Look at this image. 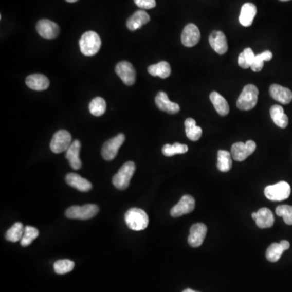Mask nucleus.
<instances>
[{"label": "nucleus", "mask_w": 292, "mask_h": 292, "mask_svg": "<svg viewBox=\"0 0 292 292\" xmlns=\"http://www.w3.org/2000/svg\"><path fill=\"white\" fill-rule=\"evenodd\" d=\"M125 223L133 231H142L149 225L147 213L139 208H132L125 213Z\"/></svg>", "instance_id": "nucleus-1"}, {"label": "nucleus", "mask_w": 292, "mask_h": 292, "mask_svg": "<svg viewBox=\"0 0 292 292\" xmlns=\"http://www.w3.org/2000/svg\"><path fill=\"white\" fill-rule=\"evenodd\" d=\"M79 45L81 53L84 56H93L100 50L102 41L96 32L88 31L81 36Z\"/></svg>", "instance_id": "nucleus-2"}, {"label": "nucleus", "mask_w": 292, "mask_h": 292, "mask_svg": "<svg viewBox=\"0 0 292 292\" xmlns=\"http://www.w3.org/2000/svg\"><path fill=\"white\" fill-rule=\"evenodd\" d=\"M258 95L259 90L258 87L255 85L249 84L244 86L237 100V107L241 111H249L253 109L258 103Z\"/></svg>", "instance_id": "nucleus-3"}, {"label": "nucleus", "mask_w": 292, "mask_h": 292, "mask_svg": "<svg viewBox=\"0 0 292 292\" xmlns=\"http://www.w3.org/2000/svg\"><path fill=\"white\" fill-rule=\"evenodd\" d=\"M136 166L133 161H127L122 166L117 173L114 175L112 179L114 186L116 189L124 190L127 189L130 184L132 177L134 175Z\"/></svg>", "instance_id": "nucleus-4"}, {"label": "nucleus", "mask_w": 292, "mask_h": 292, "mask_svg": "<svg viewBox=\"0 0 292 292\" xmlns=\"http://www.w3.org/2000/svg\"><path fill=\"white\" fill-rule=\"evenodd\" d=\"M99 211L98 206L94 204L85 205V206H71L66 210V217L70 219H81L87 220L96 216Z\"/></svg>", "instance_id": "nucleus-5"}, {"label": "nucleus", "mask_w": 292, "mask_h": 292, "mask_svg": "<svg viewBox=\"0 0 292 292\" xmlns=\"http://www.w3.org/2000/svg\"><path fill=\"white\" fill-rule=\"evenodd\" d=\"M290 192L291 189L288 182L281 181L276 185L266 187L265 189V196L269 200L281 202L287 199L290 196Z\"/></svg>", "instance_id": "nucleus-6"}, {"label": "nucleus", "mask_w": 292, "mask_h": 292, "mask_svg": "<svg viewBox=\"0 0 292 292\" xmlns=\"http://www.w3.org/2000/svg\"><path fill=\"white\" fill-rule=\"evenodd\" d=\"M71 143V134L66 130H60L53 136L50 142V150L54 154H60L67 151Z\"/></svg>", "instance_id": "nucleus-7"}, {"label": "nucleus", "mask_w": 292, "mask_h": 292, "mask_svg": "<svg viewBox=\"0 0 292 292\" xmlns=\"http://www.w3.org/2000/svg\"><path fill=\"white\" fill-rule=\"evenodd\" d=\"M125 140V136L123 134H119L111 140H107L102 146V158L106 161H112L116 158Z\"/></svg>", "instance_id": "nucleus-8"}, {"label": "nucleus", "mask_w": 292, "mask_h": 292, "mask_svg": "<svg viewBox=\"0 0 292 292\" xmlns=\"http://www.w3.org/2000/svg\"><path fill=\"white\" fill-rule=\"evenodd\" d=\"M257 144L253 140H248L246 143L236 142L231 146V154L235 161H243L253 154Z\"/></svg>", "instance_id": "nucleus-9"}, {"label": "nucleus", "mask_w": 292, "mask_h": 292, "mask_svg": "<svg viewBox=\"0 0 292 292\" xmlns=\"http://www.w3.org/2000/svg\"><path fill=\"white\" fill-rule=\"evenodd\" d=\"M116 72L125 85H134L136 81V71L131 63L127 61L119 62L116 65Z\"/></svg>", "instance_id": "nucleus-10"}, {"label": "nucleus", "mask_w": 292, "mask_h": 292, "mask_svg": "<svg viewBox=\"0 0 292 292\" xmlns=\"http://www.w3.org/2000/svg\"><path fill=\"white\" fill-rule=\"evenodd\" d=\"M195 199L189 195L182 196L178 204L172 207L171 210V215L174 217L192 213L195 209Z\"/></svg>", "instance_id": "nucleus-11"}, {"label": "nucleus", "mask_w": 292, "mask_h": 292, "mask_svg": "<svg viewBox=\"0 0 292 292\" xmlns=\"http://www.w3.org/2000/svg\"><path fill=\"white\" fill-rule=\"evenodd\" d=\"M36 29L39 34L46 39H56L60 33L59 25L47 19L39 21L36 24Z\"/></svg>", "instance_id": "nucleus-12"}, {"label": "nucleus", "mask_w": 292, "mask_h": 292, "mask_svg": "<svg viewBox=\"0 0 292 292\" xmlns=\"http://www.w3.org/2000/svg\"><path fill=\"white\" fill-rule=\"evenodd\" d=\"M200 39V30L194 24H189L185 26L181 35V42L186 47L196 46Z\"/></svg>", "instance_id": "nucleus-13"}, {"label": "nucleus", "mask_w": 292, "mask_h": 292, "mask_svg": "<svg viewBox=\"0 0 292 292\" xmlns=\"http://www.w3.org/2000/svg\"><path fill=\"white\" fill-rule=\"evenodd\" d=\"M207 233V227L204 223H196L192 225L190 228V234H189L188 241L190 246L193 248L200 247L203 242Z\"/></svg>", "instance_id": "nucleus-14"}, {"label": "nucleus", "mask_w": 292, "mask_h": 292, "mask_svg": "<svg viewBox=\"0 0 292 292\" xmlns=\"http://www.w3.org/2000/svg\"><path fill=\"white\" fill-rule=\"evenodd\" d=\"M252 217L255 220L256 224L260 228H270L275 223V217L268 208H261L258 212L252 213Z\"/></svg>", "instance_id": "nucleus-15"}, {"label": "nucleus", "mask_w": 292, "mask_h": 292, "mask_svg": "<svg viewBox=\"0 0 292 292\" xmlns=\"http://www.w3.org/2000/svg\"><path fill=\"white\" fill-rule=\"evenodd\" d=\"M210 46L218 54H224L228 50L227 36L222 31H213L209 38Z\"/></svg>", "instance_id": "nucleus-16"}, {"label": "nucleus", "mask_w": 292, "mask_h": 292, "mask_svg": "<svg viewBox=\"0 0 292 292\" xmlns=\"http://www.w3.org/2000/svg\"><path fill=\"white\" fill-rule=\"evenodd\" d=\"M155 103L160 111L171 114V115H175L180 111L179 105L170 101L168 95L162 91H160L156 96Z\"/></svg>", "instance_id": "nucleus-17"}, {"label": "nucleus", "mask_w": 292, "mask_h": 292, "mask_svg": "<svg viewBox=\"0 0 292 292\" xmlns=\"http://www.w3.org/2000/svg\"><path fill=\"white\" fill-rule=\"evenodd\" d=\"M81 144L80 140H76L71 143L68 150L66 151V158L68 160L70 166L74 170H79L82 166L80 159V151Z\"/></svg>", "instance_id": "nucleus-18"}, {"label": "nucleus", "mask_w": 292, "mask_h": 292, "mask_svg": "<svg viewBox=\"0 0 292 292\" xmlns=\"http://www.w3.org/2000/svg\"><path fill=\"white\" fill-rule=\"evenodd\" d=\"M270 96L282 104H288L292 101V92L289 88L273 84L269 87Z\"/></svg>", "instance_id": "nucleus-19"}, {"label": "nucleus", "mask_w": 292, "mask_h": 292, "mask_svg": "<svg viewBox=\"0 0 292 292\" xmlns=\"http://www.w3.org/2000/svg\"><path fill=\"white\" fill-rule=\"evenodd\" d=\"M150 21V15L145 11L139 10L129 18L126 25L129 30L136 31L142 27L143 25H146Z\"/></svg>", "instance_id": "nucleus-20"}, {"label": "nucleus", "mask_w": 292, "mask_h": 292, "mask_svg": "<svg viewBox=\"0 0 292 292\" xmlns=\"http://www.w3.org/2000/svg\"><path fill=\"white\" fill-rule=\"evenodd\" d=\"M26 85L31 89L36 91L46 90L50 86V81L43 74H33L25 80Z\"/></svg>", "instance_id": "nucleus-21"}, {"label": "nucleus", "mask_w": 292, "mask_h": 292, "mask_svg": "<svg viewBox=\"0 0 292 292\" xmlns=\"http://www.w3.org/2000/svg\"><path fill=\"white\" fill-rule=\"evenodd\" d=\"M66 182L69 186L81 192H88L92 189V184L88 179L83 178L78 174H67L66 175Z\"/></svg>", "instance_id": "nucleus-22"}, {"label": "nucleus", "mask_w": 292, "mask_h": 292, "mask_svg": "<svg viewBox=\"0 0 292 292\" xmlns=\"http://www.w3.org/2000/svg\"><path fill=\"white\" fill-rule=\"evenodd\" d=\"M257 7L252 3L244 4L241 8V15H240V22L244 27H248L252 25L254 18L257 15Z\"/></svg>", "instance_id": "nucleus-23"}, {"label": "nucleus", "mask_w": 292, "mask_h": 292, "mask_svg": "<svg viewBox=\"0 0 292 292\" xmlns=\"http://www.w3.org/2000/svg\"><path fill=\"white\" fill-rule=\"evenodd\" d=\"M269 112H270L271 119L278 127L281 129H286L289 123L288 117L284 113V110L282 106L275 105L270 108Z\"/></svg>", "instance_id": "nucleus-24"}, {"label": "nucleus", "mask_w": 292, "mask_h": 292, "mask_svg": "<svg viewBox=\"0 0 292 292\" xmlns=\"http://www.w3.org/2000/svg\"><path fill=\"white\" fill-rule=\"evenodd\" d=\"M210 99L215 108L216 112L221 116H227L230 112L228 102L217 92H212L210 95Z\"/></svg>", "instance_id": "nucleus-25"}, {"label": "nucleus", "mask_w": 292, "mask_h": 292, "mask_svg": "<svg viewBox=\"0 0 292 292\" xmlns=\"http://www.w3.org/2000/svg\"><path fill=\"white\" fill-rule=\"evenodd\" d=\"M148 71L153 77H158L166 79L171 75V68L168 62L161 61L158 64L150 65L148 67Z\"/></svg>", "instance_id": "nucleus-26"}, {"label": "nucleus", "mask_w": 292, "mask_h": 292, "mask_svg": "<svg viewBox=\"0 0 292 292\" xmlns=\"http://www.w3.org/2000/svg\"><path fill=\"white\" fill-rule=\"evenodd\" d=\"M185 133H186L187 137L189 140L192 141H196L202 137V129L200 127L196 126L195 119L192 118L187 119L185 122Z\"/></svg>", "instance_id": "nucleus-27"}, {"label": "nucleus", "mask_w": 292, "mask_h": 292, "mask_svg": "<svg viewBox=\"0 0 292 292\" xmlns=\"http://www.w3.org/2000/svg\"><path fill=\"white\" fill-rule=\"evenodd\" d=\"M217 168L222 172H227L232 168L231 154L227 150H218Z\"/></svg>", "instance_id": "nucleus-28"}, {"label": "nucleus", "mask_w": 292, "mask_h": 292, "mask_svg": "<svg viewBox=\"0 0 292 292\" xmlns=\"http://www.w3.org/2000/svg\"><path fill=\"white\" fill-rule=\"evenodd\" d=\"M25 227L22 223H15L12 227L8 229L5 234V238L7 241H11V242H17V241H22V236H23Z\"/></svg>", "instance_id": "nucleus-29"}, {"label": "nucleus", "mask_w": 292, "mask_h": 292, "mask_svg": "<svg viewBox=\"0 0 292 292\" xmlns=\"http://www.w3.org/2000/svg\"><path fill=\"white\" fill-rule=\"evenodd\" d=\"M189 147L186 144L175 143L174 144H167L162 147L161 152L167 157H172L175 154H185L188 152Z\"/></svg>", "instance_id": "nucleus-30"}, {"label": "nucleus", "mask_w": 292, "mask_h": 292, "mask_svg": "<svg viewBox=\"0 0 292 292\" xmlns=\"http://www.w3.org/2000/svg\"><path fill=\"white\" fill-rule=\"evenodd\" d=\"M89 112L92 114L93 116H101L106 112V101L101 97H97L94 98L89 103Z\"/></svg>", "instance_id": "nucleus-31"}, {"label": "nucleus", "mask_w": 292, "mask_h": 292, "mask_svg": "<svg viewBox=\"0 0 292 292\" xmlns=\"http://www.w3.org/2000/svg\"><path fill=\"white\" fill-rule=\"evenodd\" d=\"M284 249L282 248L279 243H273L266 250L265 257L270 262H277L283 255Z\"/></svg>", "instance_id": "nucleus-32"}, {"label": "nucleus", "mask_w": 292, "mask_h": 292, "mask_svg": "<svg viewBox=\"0 0 292 292\" xmlns=\"http://www.w3.org/2000/svg\"><path fill=\"white\" fill-rule=\"evenodd\" d=\"M273 58V54L269 50L264 51L262 54L256 56L255 60H254L253 64L251 66L252 71L258 72L262 71L264 67V62L269 61Z\"/></svg>", "instance_id": "nucleus-33"}, {"label": "nucleus", "mask_w": 292, "mask_h": 292, "mask_svg": "<svg viewBox=\"0 0 292 292\" xmlns=\"http://www.w3.org/2000/svg\"><path fill=\"white\" fill-rule=\"evenodd\" d=\"M39 234V230L35 227H30V226L25 227L23 236H22V241H21V244L23 247L29 246V244H31V243L33 242L35 239L38 238Z\"/></svg>", "instance_id": "nucleus-34"}, {"label": "nucleus", "mask_w": 292, "mask_h": 292, "mask_svg": "<svg viewBox=\"0 0 292 292\" xmlns=\"http://www.w3.org/2000/svg\"><path fill=\"white\" fill-rule=\"evenodd\" d=\"M74 266L75 263L70 260H59L54 264V269L58 275H65L71 272L74 269Z\"/></svg>", "instance_id": "nucleus-35"}, {"label": "nucleus", "mask_w": 292, "mask_h": 292, "mask_svg": "<svg viewBox=\"0 0 292 292\" xmlns=\"http://www.w3.org/2000/svg\"><path fill=\"white\" fill-rule=\"evenodd\" d=\"M275 212L278 216L283 217L286 224L292 225V206L287 205L279 206L276 208Z\"/></svg>", "instance_id": "nucleus-36"}, {"label": "nucleus", "mask_w": 292, "mask_h": 292, "mask_svg": "<svg viewBox=\"0 0 292 292\" xmlns=\"http://www.w3.org/2000/svg\"><path fill=\"white\" fill-rule=\"evenodd\" d=\"M134 2L141 9H152L156 7L155 0H134Z\"/></svg>", "instance_id": "nucleus-37"}, {"label": "nucleus", "mask_w": 292, "mask_h": 292, "mask_svg": "<svg viewBox=\"0 0 292 292\" xmlns=\"http://www.w3.org/2000/svg\"><path fill=\"white\" fill-rule=\"evenodd\" d=\"M242 53L244 54V58L246 62L247 66H248V67H251L252 64H253L254 60H255L256 56L254 52L251 48H246Z\"/></svg>", "instance_id": "nucleus-38"}, {"label": "nucleus", "mask_w": 292, "mask_h": 292, "mask_svg": "<svg viewBox=\"0 0 292 292\" xmlns=\"http://www.w3.org/2000/svg\"><path fill=\"white\" fill-rule=\"evenodd\" d=\"M279 244H280L282 248L284 249V251H286V250H287L289 248H290V243H289L288 241H282L280 243H279Z\"/></svg>", "instance_id": "nucleus-39"}, {"label": "nucleus", "mask_w": 292, "mask_h": 292, "mask_svg": "<svg viewBox=\"0 0 292 292\" xmlns=\"http://www.w3.org/2000/svg\"><path fill=\"white\" fill-rule=\"evenodd\" d=\"M182 292H199L196 291V290H192V289H186V290H184Z\"/></svg>", "instance_id": "nucleus-40"}, {"label": "nucleus", "mask_w": 292, "mask_h": 292, "mask_svg": "<svg viewBox=\"0 0 292 292\" xmlns=\"http://www.w3.org/2000/svg\"><path fill=\"white\" fill-rule=\"evenodd\" d=\"M66 1L68 3H75L78 1V0H66Z\"/></svg>", "instance_id": "nucleus-41"}, {"label": "nucleus", "mask_w": 292, "mask_h": 292, "mask_svg": "<svg viewBox=\"0 0 292 292\" xmlns=\"http://www.w3.org/2000/svg\"><path fill=\"white\" fill-rule=\"evenodd\" d=\"M280 1H289V0H280Z\"/></svg>", "instance_id": "nucleus-42"}]
</instances>
